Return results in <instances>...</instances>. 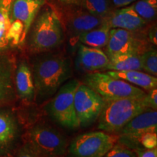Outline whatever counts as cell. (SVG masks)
Instances as JSON below:
<instances>
[{
	"mask_svg": "<svg viewBox=\"0 0 157 157\" xmlns=\"http://www.w3.org/2000/svg\"><path fill=\"white\" fill-rule=\"evenodd\" d=\"M137 157H157V148L139 149L136 151Z\"/></svg>",
	"mask_w": 157,
	"mask_h": 157,
	"instance_id": "cell-29",
	"label": "cell"
},
{
	"mask_svg": "<svg viewBox=\"0 0 157 157\" xmlns=\"http://www.w3.org/2000/svg\"><path fill=\"white\" fill-rule=\"evenodd\" d=\"M149 42L153 45H156V25H153L150 29H148V34H147Z\"/></svg>",
	"mask_w": 157,
	"mask_h": 157,
	"instance_id": "cell-31",
	"label": "cell"
},
{
	"mask_svg": "<svg viewBox=\"0 0 157 157\" xmlns=\"http://www.w3.org/2000/svg\"><path fill=\"white\" fill-rule=\"evenodd\" d=\"M140 142L145 148L152 149L157 146V134L156 132H149L141 135L139 138Z\"/></svg>",
	"mask_w": 157,
	"mask_h": 157,
	"instance_id": "cell-26",
	"label": "cell"
},
{
	"mask_svg": "<svg viewBox=\"0 0 157 157\" xmlns=\"http://www.w3.org/2000/svg\"><path fill=\"white\" fill-rule=\"evenodd\" d=\"M110 29L109 25L105 22L99 26L82 34L78 39L86 46L100 49L105 48L109 41Z\"/></svg>",
	"mask_w": 157,
	"mask_h": 157,
	"instance_id": "cell-21",
	"label": "cell"
},
{
	"mask_svg": "<svg viewBox=\"0 0 157 157\" xmlns=\"http://www.w3.org/2000/svg\"><path fill=\"white\" fill-rule=\"evenodd\" d=\"M79 84L76 79H71L64 84L47 105V111L50 117L66 128L74 129L78 127L74 101V94Z\"/></svg>",
	"mask_w": 157,
	"mask_h": 157,
	"instance_id": "cell-7",
	"label": "cell"
},
{
	"mask_svg": "<svg viewBox=\"0 0 157 157\" xmlns=\"http://www.w3.org/2000/svg\"><path fill=\"white\" fill-rule=\"evenodd\" d=\"M15 86L17 101L25 105H30L35 101V87L32 71L25 58L17 61L15 72Z\"/></svg>",
	"mask_w": 157,
	"mask_h": 157,
	"instance_id": "cell-13",
	"label": "cell"
},
{
	"mask_svg": "<svg viewBox=\"0 0 157 157\" xmlns=\"http://www.w3.org/2000/svg\"><path fill=\"white\" fill-rule=\"evenodd\" d=\"M146 101L149 106L153 110L157 109V90L156 88L149 91V93L146 94Z\"/></svg>",
	"mask_w": 157,
	"mask_h": 157,
	"instance_id": "cell-28",
	"label": "cell"
},
{
	"mask_svg": "<svg viewBox=\"0 0 157 157\" xmlns=\"http://www.w3.org/2000/svg\"><path fill=\"white\" fill-rule=\"evenodd\" d=\"M151 43L143 31H132L121 29H111L106 44V55L110 57L117 54L141 55L151 49Z\"/></svg>",
	"mask_w": 157,
	"mask_h": 157,
	"instance_id": "cell-9",
	"label": "cell"
},
{
	"mask_svg": "<svg viewBox=\"0 0 157 157\" xmlns=\"http://www.w3.org/2000/svg\"><path fill=\"white\" fill-rule=\"evenodd\" d=\"M109 61V57L101 49L82 44L78 47L76 63V66L84 71L92 73L101 70L105 71Z\"/></svg>",
	"mask_w": 157,
	"mask_h": 157,
	"instance_id": "cell-16",
	"label": "cell"
},
{
	"mask_svg": "<svg viewBox=\"0 0 157 157\" xmlns=\"http://www.w3.org/2000/svg\"><path fill=\"white\" fill-rule=\"evenodd\" d=\"M47 0H14L12 5L10 35L15 47L25 42L33 22Z\"/></svg>",
	"mask_w": 157,
	"mask_h": 157,
	"instance_id": "cell-8",
	"label": "cell"
},
{
	"mask_svg": "<svg viewBox=\"0 0 157 157\" xmlns=\"http://www.w3.org/2000/svg\"><path fill=\"white\" fill-rule=\"evenodd\" d=\"M19 128L16 117L9 109H0V154L7 153L17 137Z\"/></svg>",
	"mask_w": 157,
	"mask_h": 157,
	"instance_id": "cell-17",
	"label": "cell"
},
{
	"mask_svg": "<svg viewBox=\"0 0 157 157\" xmlns=\"http://www.w3.org/2000/svg\"><path fill=\"white\" fill-rule=\"evenodd\" d=\"M140 64L143 71L151 75L157 76V52L151 48L140 55Z\"/></svg>",
	"mask_w": 157,
	"mask_h": 157,
	"instance_id": "cell-24",
	"label": "cell"
},
{
	"mask_svg": "<svg viewBox=\"0 0 157 157\" xmlns=\"http://www.w3.org/2000/svg\"><path fill=\"white\" fill-rule=\"evenodd\" d=\"M105 22L111 29L132 31H143L148 23L139 16L131 5L113 9L105 18Z\"/></svg>",
	"mask_w": 157,
	"mask_h": 157,
	"instance_id": "cell-15",
	"label": "cell"
},
{
	"mask_svg": "<svg viewBox=\"0 0 157 157\" xmlns=\"http://www.w3.org/2000/svg\"><path fill=\"white\" fill-rule=\"evenodd\" d=\"M120 136L103 131L84 133L71 143V157H103L119 142Z\"/></svg>",
	"mask_w": 157,
	"mask_h": 157,
	"instance_id": "cell-6",
	"label": "cell"
},
{
	"mask_svg": "<svg viewBox=\"0 0 157 157\" xmlns=\"http://www.w3.org/2000/svg\"><path fill=\"white\" fill-rule=\"evenodd\" d=\"M109 61L105 71H142L140 56L136 54H117L109 57Z\"/></svg>",
	"mask_w": 157,
	"mask_h": 157,
	"instance_id": "cell-20",
	"label": "cell"
},
{
	"mask_svg": "<svg viewBox=\"0 0 157 157\" xmlns=\"http://www.w3.org/2000/svg\"><path fill=\"white\" fill-rule=\"evenodd\" d=\"M146 96L106 101L98 118V129L109 133H117L136 116L153 110L149 106Z\"/></svg>",
	"mask_w": 157,
	"mask_h": 157,
	"instance_id": "cell-3",
	"label": "cell"
},
{
	"mask_svg": "<svg viewBox=\"0 0 157 157\" xmlns=\"http://www.w3.org/2000/svg\"><path fill=\"white\" fill-rule=\"evenodd\" d=\"M74 103L78 127H87L98 119L106 101L87 85L80 83Z\"/></svg>",
	"mask_w": 157,
	"mask_h": 157,
	"instance_id": "cell-10",
	"label": "cell"
},
{
	"mask_svg": "<svg viewBox=\"0 0 157 157\" xmlns=\"http://www.w3.org/2000/svg\"><path fill=\"white\" fill-rule=\"evenodd\" d=\"M35 87V101L52 97L71 75L69 60L59 54L43 55L31 66Z\"/></svg>",
	"mask_w": 157,
	"mask_h": 157,
	"instance_id": "cell-1",
	"label": "cell"
},
{
	"mask_svg": "<svg viewBox=\"0 0 157 157\" xmlns=\"http://www.w3.org/2000/svg\"><path fill=\"white\" fill-rule=\"evenodd\" d=\"M56 1L64 7H69V6H80L82 0H56Z\"/></svg>",
	"mask_w": 157,
	"mask_h": 157,
	"instance_id": "cell-32",
	"label": "cell"
},
{
	"mask_svg": "<svg viewBox=\"0 0 157 157\" xmlns=\"http://www.w3.org/2000/svg\"><path fill=\"white\" fill-rule=\"evenodd\" d=\"M23 140L42 157H63L67 151L68 141L64 135L45 123L30 127Z\"/></svg>",
	"mask_w": 157,
	"mask_h": 157,
	"instance_id": "cell-4",
	"label": "cell"
},
{
	"mask_svg": "<svg viewBox=\"0 0 157 157\" xmlns=\"http://www.w3.org/2000/svg\"><path fill=\"white\" fill-rule=\"evenodd\" d=\"M14 0H0V54L15 48L10 35L12 5Z\"/></svg>",
	"mask_w": 157,
	"mask_h": 157,
	"instance_id": "cell-18",
	"label": "cell"
},
{
	"mask_svg": "<svg viewBox=\"0 0 157 157\" xmlns=\"http://www.w3.org/2000/svg\"><path fill=\"white\" fill-rule=\"evenodd\" d=\"M16 65L14 51L0 54V109L13 106L17 101L15 86Z\"/></svg>",
	"mask_w": 157,
	"mask_h": 157,
	"instance_id": "cell-12",
	"label": "cell"
},
{
	"mask_svg": "<svg viewBox=\"0 0 157 157\" xmlns=\"http://www.w3.org/2000/svg\"><path fill=\"white\" fill-rule=\"evenodd\" d=\"M103 157H137V156L131 149L117 143Z\"/></svg>",
	"mask_w": 157,
	"mask_h": 157,
	"instance_id": "cell-25",
	"label": "cell"
},
{
	"mask_svg": "<svg viewBox=\"0 0 157 157\" xmlns=\"http://www.w3.org/2000/svg\"><path fill=\"white\" fill-rule=\"evenodd\" d=\"M27 36V49L31 53L49 52L60 46L64 39V26L56 9L45 4L31 25Z\"/></svg>",
	"mask_w": 157,
	"mask_h": 157,
	"instance_id": "cell-2",
	"label": "cell"
},
{
	"mask_svg": "<svg viewBox=\"0 0 157 157\" xmlns=\"http://www.w3.org/2000/svg\"><path fill=\"white\" fill-rule=\"evenodd\" d=\"M84 84L99 94L105 101L127 98H143L146 93L141 88L109 74L95 71L87 74Z\"/></svg>",
	"mask_w": 157,
	"mask_h": 157,
	"instance_id": "cell-5",
	"label": "cell"
},
{
	"mask_svg": "<svg viewBox=\"0 0 157 157\" xmlns=\"http://www.w3.org/2000/svg\"><path fill=\"white\" fill-rule=\"evenodd\" d=\"M15 157H42L31 148L26 143H23L22 146L17 148Z\"/></svg>",
	"mask_w": 157,
	"mask_h": 157,
	"instance_id": "cell-27",
	"label": "cell"
},
{
	"mask_svg": "<svg viewBox=\"0 0 157 157\" xmlns=\"http://www.w3.org/2000/svg\"><path fill=\"white\" fill-rule=\"evenodd\" d=\"M105 73L112 77L124 80L131 84H135L141 89L151 91L157 87L156 76H152L142 71H108Z\"/></svg>",
	"mask_w": 157,
	"mask_h": 157,
	"instance_id": "cell-19",
	"label": "cell"
},
{
	"mask_svg": "<svg viewBox=\"0 0 157 157\" xmlns=\"http://www.w3.org/2000/svg\"><path fill=\"white\" fill-rule=\"evenodd\" d=\"M149 132H157L156 110H148L136 116L117 133L119 136L138 142L141 135Z\"/></svg>",
	"mask_w": 157,
	"mask_h": 157,
	"instance_id": "cell-14",
	"label": "cell"
},
{
	"mask_svg": "<svg viewBox=\"0 0 157 157\" xmlns=\"http://www.w3.org/2000/svg\"><path fill=\"white\" fill-rule=\"evenodd\" d=\"M64 7L62 22L72 38L78 39L83 33L105 23V18L92 14L81 6Z\"/></svg>",
	"mask_w": 157,
	"mask_h": 157,
	"instance_id": "cell-11",
	"label": "cell"
},
{
	"mask_svg": "<svg viewBox=\"0 0 157 157\" xmlns=\"http://www.w3.org/2000/svg\"><path fill=\"white\" fill-rule=\"evenodd\" d=\"M82 7L98 17L105 18L113 10L111 0H82Z\"/></svg>",
	"mask_w": 157,
	"mask_h": 157,
	"instance_id": "cell-22",
	"label": "cell"
},
{
	"mask_svg": "<svg viewBox=\"0 0 157 157\" xmlns=\"http://www.w3.org/2000/svg\"><path fill=\"white\" fill-rule=\"evenodd\" d=\"M140 17L147 23L156 19L157 0H137L130 5Z\"/></svg>",
	"mask_w": 157,
	"mask_h": 157,
	"instance_id": "cell-23",
	"label": "cell"
},
{
	"mask_svg": "<svg viewBox=\"0 0 157 157\" xmlns=\"http://www.w3.org/2000/svg\"><path fill=\"white\" fill-rule=\"evenodd\" d=\"M137 0H111V5H112L113 9L127 7V6L132 5Z\"/></svg>",
	"mask_w": 157,
	"mask_h": 157,
	"instance_id": "cell-30",
	"label": "cell"
}]
</instances>
